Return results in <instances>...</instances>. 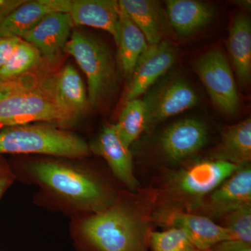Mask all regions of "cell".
<instances>
[{
	"label": "cell",
	"instance_id": "6da1fadb",
	"mask_svg": "<svg viewBox=\"0 0 251 251\" xmlns=\"http://www.w3.org/2000/svg\"><path fill=\"white\" fill-rule=\"evenodd\" d=\"M9 162L16 180L35 185L36 205L70 216L99 212L111 205L117 193L85 158L39 156Z\"/></svg>",
	"mask_w": 251,
	"mask_h": 251
},
{
	"label": "cell",
	"instance_id": "7a4b0ae2",
	"mask_svg": "<svg viewBox=\"0 0 251 251\" xmlns=\"http://www.w3.org/2000/svg\"><path fill=\"white\" fill-rule=\"evenodd\" d=\"M69 231L77 251H149L151 232L141 208L125 193L103 211L71 218Z\"/></svg>",
	"mask_w": 251,
	"mask_h": 251
},
{
	"label": "cell",
	"instance_id": "3957f363",
	"mask_svg": "<svg viewBox=\"0 0 251 251\" xmlns=\"http://www.w3.org/2000/svg\"><path fill=\"white\" fill-rule=\"evenodd\" d=\"M78 120L61 108L51 93L49 76L14 81L0 98V129L12 126L44 123L69 130Z\"/></svg>",
	"mask_w": 251,
	"mask_h": 251
},
{
	"label": "cell",
	"instance_id": "277c9868",
	"mask_svg": "<svg viewBox=\"0 0 251 251\" xmlns=\"http://www.w3.org/2000/svg\"><path fill=\"white\" fill-rule=\"evenodd\" d=\"M4 154L87 158L91 153L88 143L74 132L34 123L0 129V155Z\"/></svg>",
	"mask_w": 251,
	"mask_h": 251
},
{
	"label": "cell",
	"instance_id": "5b68a950",
	"mask_svg": "<svg viewBox=\"0 0 251 251\" xmlns=\"http://www.w3.org/2000/svg\"><path fill=\"white\" fill-rule=\"evenodd\" d=\"M65 51L87 77L89 103L99 106L116 88V65L110 50L96 38L74 30Z\"/></svg>",
	"mask_w": 251,
	"mask_h": 251
},
{
	"label": "cell",
	"instance_id": "8992f818",
	"mask_svg": "<svg viewBox=\"0 0 251 251\" xmlns=\"http://www.w3.org/2000/svg\"><path fill=\"white\" fill-rule=\"evenodd\" d=\"M239 166L228 162L199 161L172 175L166 193L171 201L186 207H198L202 201L219 187Z\"/></svg>",
	"mask_w": 251,
	"mask_h": 251
},
{
	"label": "cell",
	"instance_id": "52a82bcc",
	"mask_svg": "<svg viewBox=\"0 0 251 251\" xmlns=\"http://www.w3.org/2000/svg\"><path fill=\"white\" fill-rule=\"evenodd\" d=\"M195 69L216 108L224 113H235L239 108V95L224 52L219 49L206 52L198 59Z\"/></svg>",
	"mask_w": 251,
	"mask_h": 251
},
{
	"label": "cell",
	"instance_id": "ba28073f",
	"mask_svg": "<svg viewBox=\"0 0 251 251\" xmlns=\"http://www.w3.org/2000/svg\"><path fill=\"white\" fill-rule=\"evenodd\" d=\"M142 100L146 109L148 128L195 106L199 97L188 82L175 77L158 84Z\"/></svg>",
	"mask_w": 251,
	"mask_h": 251
},
{
	"label": "cell",
	"instance_id": "9c48e42d",
	"mask_svg": "<svg viewBox=\"0 0 251 251\" xmlns=\"http://www.w3.org/2000/svg\"><path fill=\"white\" fill-rule=\"evenodd\" d=\"M155 217L158 224L184 230L199 251H208L219 243L232 240L226 227L216 224L206 216L186 212L176 206L163 208Z\"/></svg>",
	"mask_w": 251,
	"mask_h": 251
},
{
	"label": "cell",
	"instance_id": "30bf717a",
	"mask_svg": "<svg viewBox=\"0 0 251 251\" xmlns=\"http://www.w3.org/2000/svg\"><path fill=\"white\" fill-rule=\"evenodd\" d=\"M176 49L171 41H161L149 45L140 56L130 77L125 101L139 99L172 67L176 60Z\"/></svg>",
	"mask_w": 251,
	"mask_h": 251
},
{
	"label": "cell",
	"instance_id": "8fae6325",
	"mask_svg": "<svg viewBox=\"0 0 251 251\" xmlns=\"http://www.w3.org/2000/svg\"><path fill=\"white\" fill-rule=\"evenodd\" d=\"M91 153L103 158L113 176L130 191H135L138 181L133 171V156L117 133L115 125H104L90 144Z\"/></svg>",
	"mask_w": 251,
	"mask_h": 251
},
{
	"label": "cell",
	"instance_id": "7c38bea8",
	"mask_svg": "<svg viewBox=\"0 0 251 251\" xmlns=\"http://www.w3.org/2000/svg\"><path fill=\"white\" fill-rule=\"evenodd\" d=\"M208 138V128L204 122L184 119L167 127L160 137V148L168 161L178 163L204 148Z\"/></svg>",
	"mask_w": 251,
	"mask_h": 251
},
{
	"label": "cell",
	"instance_id": "4fadbf2b",
	"mask_svg": "<svg viewBox=\"0 0 251 251\" xmlns=\"http://www.w3.org/2000/svg\"><path fill=\"white\" fill-rule=\"evenodd\" d=\"M74 26L69 13H53L46 16L22 39L35 46L48 64H52L65 51Z\"/></svg>",
	"mask_w": 251,
	"mask_h": 251
},
{
	"label": "cell",
	"instance_id": "5bb4252c",
	"mask_svg": "<svg viewBox=\"0 0 251 251\" xmlns=\"http://www.w3.org/2000/svg\"><path fill=\"white\" fill-rule=\"evenodd\" d=\"M72 4L70 0L25 1L0 23V36L22 39L48 15L70 12Z\"/></svg>",
	"mask_w": 251,
	"mask_h": 251
},
{
	"label": "cell",
	"instance_id": "9a60e30c",
	"mask_svg": "<svg viewBox=\"0 0 251 251\" xmlns=\"http://www.w3.org/2000/svg\"><path fill=\"white\" fill-rule=\"evenodd\" d=\"M251 205L250 164L243 165L210 194L208 211L225 216L244 206Z\"/></svg>",
	"mask_w": 251,
	"mask_h": 251
},
{
	"label": "cell",
	"instance_id": "2e32d148",
	"mask_svg": "<svg viewBox=\"0 0 251 251\" xmlns=\"http://www.w3.org/2000/svg\"><path fill=\"white\" fill-rule=\"evenodd\" d=\"M49 82L55 101L79 121L89 101L83 82L75 67L67 64L50 75Z\"/></svg>",
	"mask_w": 251,
	"mask_h": 251
},
{
	"label": "cell",
	"instance_id": "e0dca14e",
	"mask_svg": "<svg viewBox=\"0 0 251 251\" xmlns=\"http://www.w3.org/2000/svg\"><path fill=\"white\" fill-rule=\"evenodd\" d=\"M74 25L88 26L110 33L116 42L120 4L114 0H75L70 12Z\"/></svg>",
	"mask_w": 251,
	"mask_h": 251
},
{
	"label": "cell",
	"instance_id": "ac0fdd59",
	"mask_svg": "<svg viewBox=\"0 0 251 251\" xmlns=\"http://www.w3.org/2000/svg\"><path fill=\"white\" fill-rule=\"evenodd\" d=\"M167 17L172 27L181 36H190L208 24L214 16L211 4L195 0L166 1Z\"/></svg>",
	"mask_w": 251,
	"mask_h": 251
},
{
	"label": "cell",
	"instance_id": "d6986e66",
	"mask_svg": "<svg viewBox=\"0 0 251 251\" xmlns=\"http://www.w3.org/2000/svg\"><path fill=\"white\" fill-rule=\"evenodd\" d=\"M228 49L239 83L249 85L251 78V23L247 15L239 13L234 18L229 31Z\"/></svg>",
	"mask_w": 251,
	"mask_h": 251
},
{
	"label": "cell",
	"instance_id": "ffe728a7",
	"mask_svg": "<svg viewBox=\"0 0 251 251\" xmlns=\"http://www.w3.org/2000/svg\"><path fill=\"white\" fill-rule=\"evenodd\" d=\"M116 44L122 72L127 78L131 77L137 62L148 49L143 33L120 5V19Z\"/></svg>",
	"mask_w": 251,
	"mask_h": 251
},
{
	"label": "cell",
	"instance_id": "44dd1931",
	"mask_svg": "<svg viewBox=\"0 0 251 251\" xmlns=\"http://www.w3.org/2000/svg\"><path fill=\"white\" fill-rule=\"evenodd\" d=\"M118 1L143 33L149 45L158 44L163 40L167 29L166 18L158 3L150 0Z\"/></svg>",
	"mask_w": 251,
	"mask_h": 251
},
{
	"label": "cell",
	"instance_id": "7402d4cb",
	"mask_svg": "<svg viewBox=\"0 0 251 251\" xmlns=\"http://www.w3.org/2000/svg\"><path fill=\"white\" fill-rule=\"evenodd\" d=\"M211 158L213 160L228 162L237 166L248 164L251 161V118L225 130L219 146L211 153Z\"/></svg>",
	"mask_w": 251,
	"mask_h": 251
},
{
	"label": "cell",
	"instance_id": "603a6c76",
	"mask_svg": "<svg viewBox=\"0 0 251 251\" xmlns=\"http://www.w3.org/2000/svg\"><path fill=\"white\" fill-rule=\"evenodd\" d=\"M42 62L39 50L27 41L21 40L12 55L0 69V83H9L22 78Z\"/></svg>",
	"mask_w": 251,
	"mask_h": 251
},
{
	"label": "cell",
	"instance_id": "cb8c5ba5",
	"mask_svg": "<svg viewBox=\"0 0 251 251\" xmlns=\"http://www.w3.org/2000/svg\"><path fill=\"white\" fill-rule=\"evenodd\" d=\"M115 125L122 141L130 148L146 129V109L143 100L137 99L125 103Z\"/></svg>",
	"mask_w": 251,
	"mask_h": 251
},
{
	"label": "cell",
	"instance_id": "d4e9b609",
	"mask_svg": "<svg viewBox=\"0 0 251 251\" xmlns=\"http://www.w3.org/2000/svg\"><path fill=\"white\" fill-rule=\"evenodd\" d=\"M149 246L151 251H199L184 231L176 227L150 232Z\"/></svg>",
	"mask_w": 251,
	"mask_h": 251
},
{
	"label": "cell",
	"instance_id": "484cf974",
	"mask_svg": "<svg viewBox=\"0 0 251 251\" xmlns=\"http://www.w3.org/2000/svg\"><path fill=\"white\" fill-rule=\"evenodd\" d=\"M226 227L232 240L251 243V205L244 206L225 216Z\"/></svg>",
	"mask_w": 251,
	"mask_h": 251
},
{
	"label": "cell",
	"instance_id": "4316f807",
	"mask_svg": "<svg viewBox=\"0 0 251 251\" xmlns=\"http://www.w3.org/2000/svg\"><path fill=\"white\" fill-rule=\"evenodd\" d=\"M16 181L9 161L4 156L0 155V201Z\"/></svg>",
	"mask_w": 251,
	"mask_h": 251
},
{
	"label": "cell",
	"instance_id": "83f0119b",
	"mask_svg": "<svg viewBox=\"0 0 251 251\" xmlns=\"http://www.w3.org/2000/svg\"><path fill=\"white\" fill-rule=\"evenodd\" d=\"M21 40L20 38L0 36V69L12 55Z\"/></svg>",
	"mask_w": 251,
	"mask_h": 251
},
{
	"label": "cell",
	"instance_id": "f1b7e54d",
	"mask_svg": "<svg viewBox=\"0 0 251 251\" xmlns=\"http://www.w3.org/2000/svg\"><path fill=\"white\" fill-rule=\"evenodd\" d=\"M209 251H251V244L237 240L224 241L216 244Z\"/></svg>",
	"mask_w": 251,
	"mask_h": 251
},
{
	"label": "cell",
	"instance_id": "f546056e",
	"mask_svg": "<svg viewBox=\"0 0 251 251\" xmlns=\"http://www.w3.org/2000/svg\"><path fill=\"white\" fill-rule=\"evenodd\" d=\"M25 2V0H0V23Z\"/></svg>",
	"mask_w": 251,
	"mask_h": 251
},
{
	"label": "cell",
	"instance_id": "4dcf8cb0",
	"mask_svg": "<svg viewBox=\"0 0 251 251\" xmlns=\"http://www.w3.org/2000/svg\"><path fill=\"white\" fill-rule=\"evenodd\" d=\"M13 82H9V83H0V98L3 97V96L9 90L10 87L12 85Z\"/></svg>",
	"mask_w": 251,
	"mask_h": 251
},
{
	"label": "cell",
	"instance_id": "1f68e13d",
	"mask_svg": "<svg viewBox=\"0 0 251 251\" xmlns=\"http://www.w3.org/2000/svg\"><path fill=\"white\" fill-rule=\"evenodd\" d=\"M237 4L240 6L241 7L243 8V9H247L248 11L251 9V1H237Z\"/></svg>",
	"mask_w": 251,
	"mask_h": 251
},
{
	"label": "cell",
	"instance_id": "d6a6232c",
	"mask_svg": "<svg viewBox=\"0 0 251 251\" xmlns=\"http://www.w3.org/2000/svg\"><path fill=\"white\" fill-rule=\"evenodd\" d=\"M209 251V250H208V251Z\"/></svg>",
	"mask_w": 251,
	"mask_h": 251
}]
</instances>
